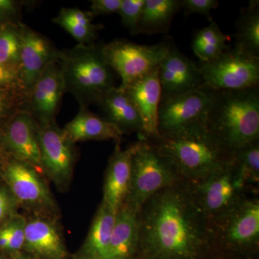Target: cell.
I'll return each mask as SVG.
<instances>
[{
    "mask_svg": "<svg viewBox=\"0 0 259 259\" xmlns=\"http://www.w3.org/2000/svg\"><path fill=\"white\" fill-rule=\"evenodd\" d=\"M136 259H199L210 227L185 182L163 189L141 207Z\"/></svg>",
    "mask_w": 259,
    "mask_h": 259,
    "instance_id": "6da1fadb",
    "label": "cell"
},
{
    "mask_svg": "<svg viewBox=\"0 0 259 259\" xmlns=\"http://www.w3.org/2000/svg\"><path fill=\"white\" fill-rule=\"evenodd\" d=\"M150 141L187 183L204 180L232 159L205 125Z\"/></svg>",
    "mask_w": 259,
    "mask_h": 259,
    "instance_id": "7a4b0ae2",
    "label": "cell"
},
{
    "mask_svg": "<svg viewBox=\"0 0 259 259\" xmlns=\"http://www.w3.org/2000/svg\"><path fill=\"white\" fill-rule=\"evenodd\" d=\"M205 126L232 155L259 140V88L214 91Z\"/></svg>",
    "mask_w": 259,
    "mask_h": 259,
    "instance_id": "3957f363",
    "label": "cell"
},
{
    "mask_svg": "<svg viewBox=\"0 0 259 259\" xmlns=\"http://www.w3.org/2000/svg\"><path fill=\"white\" fill-rule=\"evenodd\" d=\"M102 47V42H94L58 51L56 59L62 71L65 93L71 94L79 107L97 104L115 87L113 71L105 61Z\"/></svg>",
    "mask_w": 259,
    "mask_h": 259,
    "instance_id": "277c9868",
    "label": "cell"
},
{
    "mask_svg": "<svg viewBox=\"0 0 259 259\" xmlns=\"http://www.w3.org/2000/svg\"><path fill=\"white\" fill-rule=\"evenodd\" d=\"M133 148L131 184L123 204L139 212L158 192L183 181L151 141L142 138Z\"/></svg>",
    "mask_w": 259,
    "mask_h": 259,
    "instance_id": "5b68a950",
    "label": "cell"
},
{
    "mask_svg": "<svg viewBox=\"0 0 259 259\" xmlns=\"http://www.w3.org/2000/svg\"><path fill=\"white\" fill-rule=\"evenodd\" d=\"M2 180L27 214L60 218V209L41 172L13 159H5Z\"/></svg>",
    "mask_w": 259,
    "mask_h": 259,
    "instance_id": "8992f818",
    "label": "cell"
},
{
    "mask_svg": "<svg viewBox=\"0 0 259 259\" xmlns=\"http://www.w3.org/2000/svg\"><path fill=\"white\" fill-rule=\"evenodd\" d=\"M187 185L209 227L236 208L248 196V190L235 173L232 159L204 180Z\"/></svg>",
    "mask_w": 259,
    "mask_h": 259,
    "instance_id": "52a82bcc",
    "label": "cell"
},
{
    "mask_svg": "<svg viewBox=\"0 0 259 259\" xmlns=\"http://www.w3.org/2000/svg\"><path fill=\"white\" fill-rule=\"evenodd\" d=\"M204 86L214 91H233L258 87L259 57L241 47H230L213 60L199 64Z\"/></svg>",
    "mask_w": 259,
    "mask_h": 259,
    "instance_id": "ba28073f",
    "label": "cell"
},
{
    "mask_svg": "<svg viewBox=\"0 0 259 259\" xmlns=\"http://www.w3.org/2000/svg\"><path fill=\"white\" fill-rule=\"evenodd\" d=\"M171 44L170 40H163L152 46L140 45L117 39L103 44L102 51L107 64L120 76L119 88H125L157 68Z\"/></svg>",
    "mask_w": 259,
    "mask_h": 259,
    "instance_id": "9c48e42d",
    "label": "cell"
},
{
    "mask_svg": "<svg viewBox=\"0 0 259 259\" xmlns=\"http://www.w3.org/2000/svg\"><path fill=\"white\" fill-rule=\"evenodd\" d=\"M38 126L42 175L58 190L67 192L71 187L77 160L76 144L66 136L56 120Z\"/></svg>",
    "mask_w": 259,
    "mask_h": 259,
    "instance_id": "30bf717a",
    "label": "cell"
},
{
    "mask_svg": "<svg viewBox=\"0 0 259 259\" xmlns=\"http://www.w3.org/2000/svg\"><path fill=\"white\" fill-rule=\"evenodd\" d=\"M213 97L214 90L205 86L175 96L161 97L158 116L161 137L205 125Z\"/></svg>",
    "mask_w": 259,
    "mask_h": 259,
    "instance_id": "8fae6325",
    "label": "cell"
},
{
    "mask_svg": "<svg viewBox=\"0 0 259 259\" xmlns=\"http://www.w3.org/2000/svg\"><path fill=\"white\" fill-rule=\"evenodd\" d=\"M212 241L217 238L226 248L245 250L259 243V199L247 196L225 217L210 226Z\"/></svg>",
    "mask_w": 259,
    "mask_h": 259,
    "instance_id": "7c38bea8",
    "label": "cell"
},
{
    "mask_svg": "<svg viewBox=\"0 0 259 259\" xmlns=\"http://www.w3.org/2000/svg\"><path fill=\"white\" fill-rule=\"evenodd\" d=\"M38 127L25 109L13 115L0 130V153L4 159L28 163L42 173Z\"/></svg>",
    "mask_w": 259,
    "mask_h": 259,
    "instance_id": "4fadbf2b",
    "label": "cell"
},
{
    "mask_svg": "<svg viewBox=\"0 0 259 259\" xmlns=\"http://www.w3.org/2000/svg\"><path fill=\"white\" fill-rule=\"evenodd\" d=\"M64 93L62 71L56 59L27 91L25 110L31 114L38 125L55 120Z\"/></svg>",
    "mask_w": 259,
    "mask_h": 259,
    "instance_id": "5bb4252c",
    "label": "cell"
},
{
    "mask_svg": "<svg viewBox=\"0 0 259 259\" xmlns=\"http://www.w3.org/2000/svg\"><path fill=\"white\" fill-rule=\"evenodd\" d=\"M23 250L37 259H68L59 218L26 214Z\"/></svg>",
    "mask_w": 259,
    "mask_h": 259,
    "instance_id": "9a60e30c",
    "label": "cell"
},
{
    "mask_svg": "<svg viewBox=\"0 0 259 259\" xmlns=\"http://www.w3.org/2000/svg\"><path fill=\"white\" fill-rule=\"evenodd\" d=\"M158 74L161 97L175 96L204 86L199 65L173 44L158 65Z\"/></svg>",
    "mask_w": 259,
    "mask_h": 259,
    "instance_id": "2e32d148",
    "label": "cell"
},
{
    "mask_svg": "<svg viewBox=\"0 0 259 259\" xmlns=\"http://www.w3.org/2000/svg\"><path fill=\"white\" fill-rule=\"evenodd\" d=\"M121 89L125 90L139 112L142 121L143 139L148 141L159 139L158 116L162 91L158 67Z\"/></svg>",
    "mask_w": 259,
    "mask_h": 259,
    "instance_id": "e0dca14e",
    "label": "cell"
},
{
    "mask_svg": "<svg viewBox=\"0 0 259 259\" xmlns=\"http://www.w3.org/2000/svg\"><path fill=\"white\" fill-rule=\"evenodd\" d=\"M58 51L47 37L24 24L18 77L25 93L56 60Z\"/></svg>",
    "mask_w": 259,
    "mask_h": 259,
    "instance_id": "ac0fdd59",
    "label": "cell"
},
{
    "mask_svg": "<svg viewBox=\"0 0 259 259\" xmlns=\"http://www.w3.org/2000/svg\"><path fill=\"white\" fill-rule=\"evenodd\" d=\"M133 151V145L122 149L120 142H115L105 171L102 202L115 213L125 202L128 193Z\"/></svg>",
    "mask_w": 259,
    "mask_h": 259,
    "instance_id": "d6986e66",
    "label": "cell"
},
{
    "mask_svg": "<svg viewBox=\"0 0 259 259\" xmlns=\"http://www.w3.org/2000/svg\"><path fill=\"white\" fill-rule=\"evenodd\" d=\"M139 212L122 204L115 214L108 259H136L139 248Z\"/></svg>",
    "mask_w": 259,
    "mask_h": 259,
    "instance_id": "ffe728a7",
    "label": "cell"
},
{
    "mask_svg": "<svg viewBox=\"0 0 259 259\" xmlns=\"http://www.w3.org/2000/svg\"><path fill=\"white\" fill-rule=\"evenodd\" d=\"M96 105L105 117L122 135L143 134V125L139 112L125 90L112 88L99 100Z\"/></svg>",
    "mask_w": 259,
    "mask_h": 259,
    "instance_id": "44dd1931",
    "label": "cell"
},
{
    "mask_svg": "<svg viewBox=\"0 0 259 259\" xmlns=\"http://www.w3.org/2000/svg\"><path fill=\"white\" fill-rule=\"evenodd\" d=\"M115 214L106 204L100 203L86 238L73 259H108Z\"/></svg>",
    "mask_w": 259,
    "mask_h": 259,
    "instance_id": "7402d4cb",
    "label": "cell"
},
{
    "mask_svg": "<svg viewBox=\"0 0 259 259\" xmlns=\"http://www.w3.org/2000/svg\"><path fill=\"white\" fill-rule=\"evenodd\" d=\"M64 131L73 143L89 141H109L120 142L123 135L104 117L93 113L89 107H79L72 120L65 126Z\"/></svg>",
    "mask_w": 259,
    "mask_h": 259,
    "instance_id": "603a6c76",
    "label": "cell"
},
{
    "mask_svg": "<svg viewBox=\"0 0 259 259\" xmlns=\"http://www.w3.org/2000/svg\"><path fill=\"white\" fill-rule=\"evenodd\" d=\"M182 8L180 0H146L137 34L168 32L174 17Z\"/></svg>",
    "mask_w": 259,
    "mask_h": 259,
    "instance_id": "cb8c5ba5",
    "label": "cell"
},
{
    "mask_svg": "<svg viewBox=\"0 0 259 259\" xmlns=\"http://www.w3.org/2000/svg\"><path fill=\"white\" fill-rule=\"evenodd\" d=\"M93 17L79 8H65L53 19V23L66 30L80 45H90L96 40L103 25L93 23Z\"/></svg>",
    "mask_w": 259,
    "mask_h": 259,
    "instance_id": "d4e9b609",
    "label": "cell"
},
{
    "mask_svg": "<svg viewBox=\"0 0 259 259\" xmlns=\"http://www.w3.org/2000/svg\"><path fill=\"white\" fill-rule=\"evenodd\" d=\"M234 45L259 57V2L251 0L236 22Z\"/></svg>",
    "mask_w": 259,
    "mask_h": 259,
    "instance_id": "484cf974",
    "label": "cell"
},
{
    "mask_svg": "<svg viewBox=\"0 0 259 259\" xmlns=\"http://www.w3.org/2000/svg\"><path fill=\"white\" fill-rule=\"evenodd\" d=\"M229 39L218 23L212 20L207 26L199 29L194 33L192 50L201 62H208L231 47L228 44Z\"/></svg>",
    "mask_w": 259,
    "mask_h": 259,
    "instance_id": "4316f807",
    "label": "cell"
},
{
    "mask_svg": "<svg viewBox=\"0 0 259 259\" xmlns=\"http://www.w3.org/2000/svg\"><path fill=\"white\" fill-rule=\"evenodd\" d=\"M235 173L247 190L256 193L259 185V140L245 145L232 154Z\"/></svg>",
    "mask_w": 259,
    "mask_h": 259,
    "instance_id": "83f0119b",
    "label": "cell"
},
{
    "mask_svg": "<svg viewBox=\"0 0 259 259\" xmlns=\"http://www.w3.org/2000/svg\"><path fill=\"white\" fill-rule=\"evenodd\" d=\"M23 27V23L0 25V64L18 76Z\"/></svg>",
    "mask_w": 259,
    "mask_h": 259,
    "instance_id": "f1b7e54d",
    "label": "cell"
},
{
    "mask_svg": "<svg viewBox=\"0 0 259 259\" xmlns=\"http://www.w3.org/2000/svg\"><path fill=\"white\" fill-rule=\"evenodd\" d=\"M26 94L19 90L0 88V130L22 109H25Z\"/></svg>",
    "mask_w": 259,
    "mask_h": 259,
    "instance_id": "f546056e",
    "label": "cell"
},
{
    "mask_svg": "<svg viewBox=\"0 0 259 259\" xmlns=\"http://www.w3.org/2000/svg\"><path fill=\"white\" fill-rule=\"evenodd\" d=\"M146 0H122L119 9L122 25L132 35H137L138 28Z\"/></svg>",
    "mask_w": 259,
    "mask_h": 259,
    "instance_id": "4dcf8cb0",
    "label": "cell"
},
{
    "mask_svg": "<svg viewBox=\"0 0 259 259\" xmlns=\"http://www.w3.org/2000/svg\"><path fill=\"white\" fill-rule=\"evenodd\" d=\"M16 200L4 182H0V226L19 212Z\"/></svg>",
    "mask_w": 259,
    "mask_h": 259,
    "instance_id": "1f68e13d",
    "label": "cell"
},
{
    "mask_svg": "<svg viewBox=\"0 0 259 259\" xmlns=\"http://www.w3.org/2000/svg\"><path fill=\"white\" fill-rule=\"evenodd\" d=\"M23 4L21 2L15 0H0V25L21 23Z\"/></svg>",
    "mask_w": 259,
    "mask_h": 259,
    "instance_id": "d6a6232c",
    "label": "cell"
},
{
    "mask_svg": "<svg viewBox=\"0 0 259 259\" xmlns=\"http://www.w3.org/2000/svg\"><path fill=\"white\" fill-rule=\"evenodd\" d=\"M182 5L186 16L197 13L204 15L212 21L211 11L218 8L219 2L217 0H182Z\"/></svg>",
    "mask_w": 259,
    "mask_h": 259,
    "instance_id": "836d02e7",
    "label": "cell"
},
{
    "mask_svg": "<svg viewBox=\"0 0 259 259\" xmlns=\"http://www.w3.org/2000/svg\"><path fill=\"white\" fill-rule=\"evenodd\" d=\"M122 0H93L89 13L92 16L118 13Z\"/></svg>",
    "mask_w": 259,
    "mask_h": 259,
    "instance_id": "e575fe53",
    "label": "cell"
},
{
    "mask_svg": "<svg viewBox=\"0 0 259 259\" xmlns=\"http://www.w3.org/2000/svg\"><path fill=\"white\" fill-rule=\"evenodd\" d=\"M0 88L19 90L25 93L17 74L1 64H0Z\"/></svg>",
    "mask_w": 259,
    "mask_h": 259,
    "instance_id": "d590c367",
    "label": "cell"
},
{
    "mask_svg": "<svg viewBox=\"0 0 259 259\" xmlns=\"http://www.w3.org/2000/svg\"><path fill=\"white\" fill-rule=\"evenodd\" d=\"M8 255H9L10 259H37L33 255L29 254L27 252L24 251V250Z\"/></svg>",
    "mask_w": 259,
    "mask_h": 259,
    "instance_id": "8d00e7d4",
    "label": "cell"
},
{
    "mask_svg": "<svg viewBox=\"0 0 259 259\" xmlns=\"http://www.w3.org/2000/svg\"><path fill=\"white\" fill-rule=\"evenodd\" d=\"M5 159L0 153V182H3L2 180V174H3V166H4Z\"/></svg>",
    "mask_w": 259,
    "mask_h": 259,
    "instance_id": "74e56055",
    "label": "cell"
}]
</instances>
